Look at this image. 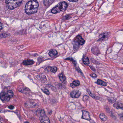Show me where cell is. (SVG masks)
Wrapping results in <instances>:
<instances>
[{
    "label": "cell",
    "instance_id": "6da1fadb",
    "mask_svg": "<svg viewBox=\"0 0 123 123\" xmlns=\"http://www.w3.org/2000/svg\"><path fill=\"white\" fill-rule=\"evenodd\" d=\"M39 4L35 0L28 1L25 6V12L28 14H33L37 12Z\"/></svg>",
    "mask_w": 123,
    "mask_h": 123
},
{
    "label": "cell",
    "instance_id": "7a4b0ae2",
    "mask_svg": "<svg viewBox=\"0 0 123 123\" xmlns=\"http://www.w3.org/2000/svg\"><path fill=\"white\" fill-rule=\"evenodd\" d=\"M22 1V0H6L5 2L6 7L12 10L19 6Z\"/></svg>",
    "mask_w": 123,
    "mask_h": 123
},
{
    "label": "cell",
    "instance_id": "3957f363",
    "mask_svg": "<svg viewBox=\"0 0 123 123\" xmlns=\"http://www.w3.org/2000/svg\"><path fill=\"white\" fill-rule=\"evenodd\" d=\"M68 4L65 2H61L58 4L51 10L52 13L56 14L61 11H64L68 7Z\"/></svg>",
    "mask_w": 123,
    "mask_h": 123
},
{
    "label": "cell",
    "instance_id": "277c9868",
    "mask_svg": "<svg viewBox=\"0 0 123 123\" xmlns=\"http://www.w3.org/2000/svg\"><path fill=\"white\" fill-rule=\"evenodd\" d=\"M13 96V93L11 90H8L6 94V97H5V101L6 102H8L10 99L12 98Z\"/></svg>",
    "mask_w": 123,
    "mask_h": 123
},
{
    "label": "cell",
    "instance_id": "5b68a950",
    "mask_svg": "<svg viewBox=\"0 0 123 123\" xmlns=\"http://www.w3.org/2000/svg\"><path fill=\"white\" fill-rule=\"evenodd\" d=\"M82 118L88 121H90L91 120L89 113L87 111H82Z\"/></svg>",
    "mask_w": 123,
    "mask_h": 123
},
{
    "label": "cell",
    "instance_id": "8992f818",
    "mask_svg": "<svg viewBox=\"0 0 123 123\" xmlns=\"http://www.w3.org/2000/svg\"><path fill=\"white\" fill-rule=\"evenodd\" d=\"M40 121L42 123H50L49 118L45 115L40 116Z\"/></svg>",
    "mask_w": 123,
    "mask_h": 123
},
{
    "label": "cell",
    "instance_id": "52a82bcc",
    "mask_svg": "<svg viewBox=\"0 0 123 123\" xmlns=\"http://www.w3.org/2000/svg\"><path fill=\"white\" fill-rule=\"evenodd\" d=\"M81 92L78 90H74L71 93V96L73 98H78L81 95Z\"/></svg>",
    "mask_w": 123,
    "mask_h": 123
},
{
    "label": "cell",
    "instance_id": "ba28073f",
    "mask_svg": "<svg viewBox=\"0 0 123 123\" xmlns=\"http://www.w3.org/2000/svg\"><path fill=\"white\" fill-rule=\"evenodd\" d=\"M75 41L81 45L84 44L85 43L84 40L82 39L81 35H78L75 38Z\"/></svg>",
    "mask_w": 123,
    "mask_h": 123
},
{
    "label": "cell",
    "instance_id": "9c48e42d",
    "mask_svg": "<svg viewBox=\"0 0 123 123\" xmlns=\"http://www.w3.org/2000/svg\"><path fill=\"white\" fill-rule=\"evenodd\" d=\"M109 35V33L108 32H104L103 33L100 35L99 38L98 40V41H101L105 40L108 37Z\"/></svg>",
    "mask_w": 123,
    "mask_h": 123
},
{
    "label": "cell",
    "instance_id": "30bf717a",
    "mask_svg": "<svg viewBox=\"0 0 123 123\" xmlns=\"http://www.w3.org/2000/svg\"><path fill=\"white\" fill-rule=\"evenodd\" d=\"M91 51L93 54H94L95 55H98L100 53V52L98 48L96 47L92 48L91 49Z\"/></svg>",
    "mask_w": 123,
    "mask_h": 123
},
{
    "label": "cell",
    "instance_id": "8fae6325",
    "mask_svg": "<svg viewBox=\"0 0 123 123\" xmlns=\"http://www.w3.org/2000/svg\"><path fill=\"white\" fill-rule=\"evenodd\" d=\"M49 55L51 57H53L58 54V52L55 50H51L49 52Z\"/></svg>",
    "mask_w": 123,
    "mask_h": 123
},
{
    "label": "cell",
    "instance_id": "7c38bea8",
    "mask_svg": "<svg viewBox=\"0 0 123 123\" xmlns=\"http://www.w3.org/2000/svg\"><path fill=\"white\" fill-rule=\"evenodd\" d=\"M34 63V62L32 60H26L24 61L23 63L24 65H30L33 64Z\"/></svg>",
    "mask_w": 123,
    "mask_h": 123
},
{
    "label": "cell",
    "instance_id": "4fadbf2b",
    "mask_svg": "<svg viewBox=\"0 0 123 123\" xmlns=\"http://www.w3.org/2000/svg\"><path fill=\"white\" fill-rule=\"evenodd\" d=\"M82 60H83V62H84V63L85 65H88V64H89V58L87 57H86V56H84L83 57Z\"/></svg>",
    "mask_w": 123,
    "mask_h": 123
},
{
    "label": "cell",
    "instance_id": "5bb4252c",
    "mask_svg": "<svg viewBox=\"0 0 123 123\" xmlns=\"http://www.w3.org/2000/svg\"><path fill=\"white\" fill-rule=\"evenodd\" d=\"M97 83V84L100 85H102V86H107V83L104 82V81L100 80H98Z\"/></svg>",
    "mask_w": 123,
    "mask_h": 123
},
{
    "label": "cell",
    "instance_id": "9a60e30c",
    "mask_svg": "<svg viewBox=\"0 0 123 123\" xmlns=\"http://www.w3.org/2000/svg\"><path fill=\"white\" fill-rule=\"evenodd\" d=\"M59 79L62 82H64L66 81V77L63 74H61L59 75Z\"/></svg>",
    "mask_w": 123,
    "mask_h": 123
},
{
    "label": "cell",
    "instance_id": "2e32d148",
    "mask_svg": "<svg viewBox=\"0 0 123 123\" xmlns=\"http://www.w3.org/2000/svg\"><path fill=\"white\" fill-rule=\"evenodd\" d=\"M6 92H2L0 93V99L2 101H5V97H6Z\"/></svg>",
    "mask_w": 123,
    "mask_h": 123
},
{
    "label": "cell",
    "instance_id": "e0dca14e",
    "mask_svg": "<svg viewBox=\"0 0 123 123\" xmlns=\"http://www.w3.org/2000/svg\"><path fill=\"white\" fill-rule=\"evenodd\" d=\"M99 117L100 118L101 120H102L103 121H105L107 120V116H106L104 114H103V113H101V114H100V115Z\"/></svg>",
    "mask_w": 123,
    "mask_h": 123
},
{
    "label": "cell",
    "instance_id": "ac0fdd59",
    "mask_svg": "<svg viewBox=\"0 0 123 123\" xmlns=\"http://www.w3.org/2000/svg\"><path fill=\"white\" fill-rule=\"evenodd\" d=\"M54 0H44V4L45 6L50 5L53 2Z\"/></svg>",
    "mask_w": 123,
    "mask_h": 123
},
{
    "label": "cell",
    "instance_id": "d6986e66",
    "mask_svg": "<svg viewBox=\"0 0 123 123\" xmlns=\"http://www.w3.org/2000/svg\"><path fill=\"white\" fill-rule=\"evenodd\" d=\"M122 104H121L120 103H115L114 104V107L116 109H121V108L122 106Z\"/></svg>",
    "mask_w": 123,
    "mask_h": 123
},
{
    "label": "cell",
    "instance_id": "ffe728a7",
    "mask_svg": "<svg viewBox=\"0 0 123 123\" xmlns=\"http://www.w3.org/2000/svg\"><path fill=\"white\" fill-rule=\"evenodd\" d=\"M87 92L89 93V94L90 95V96L92 97L93 98H94L95 99H99V98L98 97L96 96V95H95L94 94H92L90 91H89V90H87Z\"/></svg>",
    "mask_w": 123,
    "mask_h": 123
},
{
    "label": "cell",
    "instance_id": "44dd1931",
    "mask_svg": "<svg viewBox=\"0 0 123 123\" xmlns=\"http://www.w3.org/2000/svg\"><path fill=\"white\" fill-rule=\"evenodd\" d=\"M26 105L27 107H34L36 105L34 103H32V102L30 103L29 102L28 103H26Z\"/></svg>",
    "mask_w": 123,
    "mask_h": 123
},
{
    "label": "cell",
    "instance_id": "7402d4cb",
    "mask_svg": "<svg viewBox=\"0 0 123 123\" xmlns=\"http://www.w3.org/2000/svg\"><path fill=\"white\" fill-rule=\"evenodd\" d=\"M73 84L75 86V87L78 86H79V85H80V82L79 80H76L73 81Z\"/></svg>",
    "mask_w": 123,
    "mask_h": 123
},
{
    "label": "cell",
    "instance_id": "603a6c76",
    "mask_svg": "<svg viewBox=\"0 0 123 123\" xmlns=\"http://www.w3.org/2000/svg\"><path fill=\"white\" fill-rule=\"evenodd\" d=\"M42 90L43 92L46 94L47 95H50V92L48 91V90L46 88H42Z\"/></svg>",
    "mask_w": 123,
    "mask_h": 123
},
{
    "label": "cell",
    "instance_id": "cb8c5ba5",
    "mask_svg": "<svg viewBox=\"0 0 123 123\" xmlns=\"http://www.w3.org/2000/svg\"><path fill=\"white\" fill-rule=\"evenodd\" d=\"M57 69H58V68L56 67H53L50 68V70L51 71L53 72V73H55L56 72Z\"/></svg>",
    "mask_w": 123,
    "mask_h": 123
},
{
    "label": "cell",
    "instance_id": "d4e9b609",
    "mask_svg": "<svg viewBox=\"0 0 123 123\" xmlns=\"http://www.w3.org/2000/svg\"><path fill=\"white\" fill-rule=\"evenodd\" d=\"M108 100L111 103H113L116 101V98H108Z\"/></svg>",
    "mask_w": 123,
    "mask_h": 123
},
{
    "label": "cell",
    "instance_id": "484cf974",
    "mask_svg": "<svg viewBox=\"0 0 123 123\" xmlns=\"http://www.w3.org/2000/svg\"><path fill=\"white\" fill-rule=\"evenodd\" d=\"M79 45L78 43L75 41V42H74V49H77L78 48Z\"/></svg>",
    "mask_w": 123,
    "mask_h": 123
},
{
    "label": "cell",
    "instance_id": "4316f807",
    "mask_svg": "<svg viewBox=\"0 0 123 123\" xmlns=\"http://www.w3.org/2000/svg\"><path fill=\"white\" fill-rule=\"evenodd\" d=\"M118 116L120 119L123 121V112L119 114Z\"/></svg>",
    "mask_w": 123,
    "mask_h": 123
},
{
    "label": "cell",
    "instance_id": "83f0119b",
    "mask_svg": "<svg viewBox=\"0 0 123 123\" xmlns=\"http://www.w3.org/2000/svg\"><path fill=\"white\" fill-rule=\"evenodd\" d=\"M6 34H2L1 35V38H4L6 37Z\"/></svg>",
    "mask_w": 123,
    "mask_h": 123
},
{
    "label": "cell",
    "instance_id": "f1b7e54d",
    "mask_svg": "<svg viewBox=\"0 0 123 123\" xmlns=\"http://www.w3.org/2000/svg\"><path fill=\"white\" fill-rule=\"evenodd\" d=\"M8 108L9 109H10V110H13L14 108V107L13 105H9L8 107Z\"/></svg>",
    "mask_w": 123,
    "mask_h": 123
},
{
    "label": "cell",
    "instance_id": "f546056e",
    "mask_svg": "<svg viewBox=\"0 0 123 123\" xmlns=\"http://www.w3.org/2000/svg\"><path fill=\"white\" fill-rule=\"evenodd\" d=\"M68 0L70 2H76L78 1V0Z\"/></svg>",
    "mask_w": 123,
    "mask_h": 123
},
{
    "label": "cell",
    "instance_id": "4dcf8cb0",
    "mask_svg": "<svg viewBox=\"0 0 123 123\" xmlns=\"http://www.w3.org/2000/svg\"><path fill=\"white\" fill-rule=\"evenodd\" d=\"M91 76L93 77H97V75L95 74H91Z\"/></svg>",
    "mask_w": 123,
    "mask_h": 123
},
{
    "label": "cell",
    "instance_id": "1f68e13d",
    "mask_svg": "<svg viewBox=\"0 0 123 123\" xmlns=\"http://www.w3.org/2000/svg\"><path fill=\"white\" fill-rule=\"evenodd\" d=\"M70 86L72 88H74V87H75V86L73 84V83H71V85H70Z\"/></svg>",
    "mask_w": 123,
    "mask_h": 123
},
{
    "label": "cell",
    "instance_id": "d6a6232c",
    "mask_svg": "<svg viewBox=\"0 0 123 123\" xmlns=\"http://www.w3.org/2000/svg\"><path fill=\"white\" fill-rule=\"evenodd\" d=\"M3 25H2V24H1V23H0V30H1V29H2V28H3Z\"/></svg>",
    "mask_w": 123,
    "mask_h": 123
},
{
    "label": "cell",
    "instance_id": "836d02e7",
    "mask_svg": "<svg viewBox=\"0 0 123 123\" xmlns=\"http://www.w3.org/2000/svg\"><path fill=\"white\" fill-rule=\"evenodd\" d=\"M121 109H122V110H123V105H122V107L121 108Z\"/></svg>",
    "mask_w": 123,
    "mask_h": 123
},
{
    "label": "cell",
    "instance_id": "e575fe53",
    "mask_svg": "<svg viewBox=\"0 0 123 123\" xmlns=\"http://www.w3.org/2000/svg\"><path fill=\"white\" fill-rule=\"evenodd\" d=\"M24 123H29V122H27V121H26V122H25Z\"/></svg>",
    "mask_w": 123,
    "mask_h": 123
}]
</instances>
